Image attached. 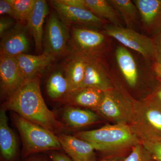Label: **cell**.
Segmentation results:
<instances>
[{"label": "cell", "mask_w": 161, "mask_h": 161, "mask_svg": "<svg viewBox=\"0 0 161 161\" xmlns=\"http://www.w3.org/2000/svg\"><path fill=\"white\" fill-rule=\"evenodd\" d=\"M3 108L13 111L26 120L54 134L65 129L64 125L58 120L57 115L47 106L40 91L39 76L26 81L9 97Z\"/></svg>", "instance_id": "obj_1"}, {"label": "cell", "mask_w": 161, "mask_h": 161, "mask_svg": "<svg viewBox=\"0 0 161 161\" xmlns=\"http://www.w3.org/2000/svg\"><path fill=\"white\" fill-rule=\"evenodd\" d=\"M74 136L93 144L95 150L108 153L132 149L142 142L128 124H108L96 130L77 132Z\"/></svg>", "instance_id": "obj_2"}, {"label": "cell", "mask_w": 161, "mask_h": 161, "mask_svg": "<svg viewBox=\"0 0 161 161\" xmlns=\"http://www.w3.org/2000/svg\"><path fill=\"white\" fill-rule=\"evenodd\" d=\"M128 125L141 142H161V105L151 95L135 100Z\"/></svg>", "instance_id": "obj_3"}, {"label": "cell", "mask_w": 161, "mask_h": 161, "mask_svg": "<svg viewBox=\"0 0 161 161\" xmlns=\"http://www.w3.org/2000/svg\"><path fill=\"white\" fill-rule=\"evenodd\" d=\"M12 116L21 136L24 158L38 153L62 149L58 136L51 131L26 120L17 113H13Z\"/></svg>", "instance_id": "obj_4"}, {"label": "cell", "mask_w": 161, "mask_h": 161, "mask_svg": "<svg viewBox=\"0 0 161 161\" xmlns=\"http://www.w3.org/2000/svg\"><path fill=\"white\" fill-rule=\"evenodd\" d=\"M70 41L72 56L87 60H99L106 47L104 34L83 26L72 29Z\"/></svg>", "instance_id": "obj_5"}, {"label": "cell", "mask_w": 161, "mask_h": 161, "mask_svg": "<svg viewBox=\"0 0 161 161\" xmlns=\"http://www.w3.org/2000/svg\"><path fill=\"white\" fill-rule=\"evenodd\" d=\"M135 100L122 90L113 87L104 92L97 113L114 124H129Z\"/></svg>", "instance_id": "obj_6"}, {"label": "cell", "mask_w": 161, "mask_h": 161, "mask_svg": "<svg viewBox=\"0 0 161 161\" xmlns=\"http://www.w3.org/2000/svg\"><path fill=\"white\" fill-rule=\"evenodd\" d=\"M104 34L120 42L124 46L139 53L147 60H154V44L152 38L148 37L134 29L123 26L107 25Z\"/></svg>", "instance_id": "obj_7"}, {"label": "cell", "mask_w": 161, "mask_h": 161, "mask_svg": "<svg viewBox=\"0 0 161 161\" xmlns=\"http://www.w3.org/2000/svg\"><path fill=\"white\" fill-rule=\"evenodd\" d=\"M69 37V30L65 23L51 14L46 24L44 52L55 57L63 54Z\"/></svg>", "instance_id": "obj_8"}, {"label": "cell", "mask_w": 161, "mask_h": 161, "mask_svg": "<svg viewBox=\"0 0 161 161\" xmlns=\"http://www.w3.org/2000/svg\"><path fill=\"white\" fill-rule=\"evenodd\" d=\"M0 78L2 92L10 97L26 83L15 57L1 55Z\"/></svg>", "instance_id": "obj_9"}, {"label": "cell", "mask_w": 161, "mask_h": 161, "mask_svg": "<svg viewBox=\"0 0 161 161\" xmlns=\"http://www.w3.org/2000/svg\"><path fill=\"white\" fill-rule=\"evenodd\" d=\"M64 23L99 27L108 22L95 16L88 9L68 6L60 0L51 1Z\"/></svg>", "instance_id": "obj_10"}, {"label": "cell", "mask_w": 161, "mask_h": 161, "mask_svg": "<svg viewBox=\"0 0 161 161\" xmlns=\"http://www.w3.org/2000/svg\"><path fill=\"white\" fill-rule=\"evenodd\" d=\"M24 26L16 24L2 37L1 40V55L16 57L27 54L29 50V42Z\"/></svg>", "instance_id": "obj_11"}, {"label": "cell", "mask_w": 161, "mask_h": 161, "mask_svg": "<svg viewBox=\"0 0 161 161\" xmlns=\"http://www.w3.org/2000/svg\"><path fill=\"white\" fill-rule=\"evenodd\" d=\"M62 149L73 161H96L95 147L91 143L75 136L57 135Z\"/></svg>", "instance_id": "obj_12"}, {"label": "cell", "mask_w": 161, "mask_h": 161, "mask_svg": "<svg viewBox=\"0 0 161 161\" xmlns=\"http://www.w3.org/2000/svg\"><path fill=\"white\" fill-rule=\"evenodd\" d=\"M142 24L148 33L154 35L161 29V0H135Z\"/></svg>", "instance_id": "obj_13"}, {"label": "cell", "mask_w": 161, "mask_h": 161, "mask_svg": "<svg viewBox=\"0 0 161 161\" xmlns=\"http://www.w3.org/2000/svg\"><path fill=\"white\" fill-rule=\"evenodd\" d=\"M15 58L26 81L39 76L55 59L54 56L45 52L37 56L22 54Z\"/></svg>", "instance_id": "obj_14"}, {"label": "cell", "mask_w": 161, "mask_h": 161, "mask_svg": "<svg viewBox=\"0 0 161 161\" xmlns=\"http://www.w3.org/2000/svg\"><path fill=\"white\" fill-rule=\"evenodd\" d=\"M104 92L92 87L80 88L70 92L63 98L69 105L97 112L103 100Z\"/></svg>", "instance_id": "obj_15"}, {"label": "cell", "mask_w": 161, "mask_h": 161, "mask_svg": "<svg viewBox=\"0 0 161 161\" xmlns=\"http://www.w3.org/2000/svg\"><path fill=\"white\" fill-rule=\"evenodd\" d=\"M49 14V7L46 1L36 0L31 13L27 19V28L34 38L38 52L42 51L43 25L47 16Z\"/></svg>", "instance_id": "obj_16"}, {"label": "cell", "mask_w": 161, "mask_h": 161, "mask_svg": "<svg viewBox=\"0 0 161 161\" xmlns=\"http://www.w3.org/2000/svg\"><path fill=\"white\" fill-rule=\"evenodd\" d=\"M7 120L6 110L3 108L0 112V158L1 161H16L17 142Z\"/></svg>", "instance_id": "obj_17"}, {"label": "cell", "mask_w": 161, "mask_h": 161, "mask_svg": "<svg viewBox=\"0 0 161 161\" xmlns=\"http://www.w3.org/2000/svg\"><path fill=\"white\" fill-rule=\"evenodd\" d=\"M92 87L106 92L114 87L99 60H87L81 87Z\"/></svg>", "instance_id": "obj_18"}, {"label": "cell", "mask_w": 161, "mask_h": 161, "mask_svg": "<svg viewBox=\"0 0 161 161\" xmlns=\"http://www.w3.org/2000/svg\"><path fill=\"white\" fill-rule=\"evenodd\" d=\"M62 114V118L67 125L74 129L87 126L99 121V116L93 111L73 106L64 108Z\"/></svg>", "instance_id": "obj_19"}, {"label": "cell", "mask_w": 161, "mask_h": 161, "mask_svg": "<svg viewBox=\"0 0 161 161\" xmlns=\"http://www.w3.org/2000/svg\"><path fill=\"white\" fill-rule=\"evenodd\" d=\"M116 61L124 78L131 87L136 86L138 82V71L133 56L129 51L122 46L115 51Z\"/></svg>", "instance_id": "obj_20"}, {"label": "cell", "mask_w": 161, "mask_h": 161, "mask_svg": "<svg viewBox=\"0 0 161 161\" xmlns=\"http://www.w3.org/2000/svg\"><path fill=\"white\" fill-rule=\"evenodd\" d=\"M86 61L84 58L72 56L67 64L64 75L68 83L69 92L81 87L85 75Z\"/></svg>", "instance_id": "obj_21"}, {"label": "cell", "mask_w": 161, "mask_h": 161, "mask_svg": "<svg viewBox=\"0 0 161 161\" xmlns=\"http://www.w3.org/2000/svg\"><path fill=\"white\" fill-rule=\"evenodd\" d=\"M86 9L98 17L108 21L114 26H123L118 14L108 1L85 0Z\"/></svg>", "instance_id": "obj_22"}, {"label": "cell", "mask_w": 161, "mask_h": 161, "mask_svg": "<svg viewBox=\"0 0 161 161\" xmlns=\"http://www.w3.org/2000/svg\"><path fill=\"white\" fill-rule=\"evenodd\" d=\"M47 92L50 98L53 100L62 99L69 92L65 75L60 71L52 74L47 83Z\"/></svg>", "instance_id": "obj_23"}, {"label": "cell", "mask_w": 161, "mask_h": 161, "mask_svg": "<svg viewBox=\"0 0 161 161\" xmlns=\"http://www.w3.org/2000/svg\"><path fill=\"white\" fill-rule=\"evenodd\" d=\"M109 3L113 6L121 16L127 28L133 29L138 21V11L131 0H111Z\"/></svg>", "instance_id": "obj_24"}, {"label": "cell", "mask_w": 161, "mask_h": 161, "mask_svg": "<svg viewBox=\"0 0 161 161\" xmlns=\"http://www.w3.org/2000/svg\"><path fill=\"white\" fill-rule=\"evenodd\" d=\"M36 2V0H11L14 19L27 21Z\"/></svg>", "instance_id": "obj_25"}, {"label": "cell", "mask_w": 161, "mask_h": 161, "mask_svg": "<svg viewBox=\"0 0 161 161\" xmlns=\"http://www.w3.org/2000/svg\"><path fill=\"white\" fill-rule=\"evenodd\" d=\"M124 161H155L142 142L132 147V151Z\"/></svg>", "instance_id": "obj_26"}, {"label": "cell", "mask_w": 161, "mask_h": 161, "mask_svg": "<svg viewBox=\"0 0 161 161\" xmlns=\"http://www.w3.org/2000/svg\"><path fill=\"white\" fill-rule=\"evenodd\" d=\"M155 161H161V142H142Z\"/></svg>", "instance_id": "obj_27"}, {"label": "cell", "mask_w": 161, "mask_h": 161, "mask_svg": "<svg viewBox=\"0 0 161 161\" xmlns=\"http://www.w3.org/2000/svg\"><path fill=\"white\" fill-rule=\"evenodd\" d=\"M13 18L1 17L0 19V36L1 37L9 31L16 25Z\"/></svg>", "instance_id": "obj_28"}, {"label": "cell", "mask_w": 161, "mask_h": 161, "mask_svg": "<svg viewBox=\"0 0 161 161\" xmlns=\"http://www.w3.org/2000/svg\"><path fill=\"white\" fill-rule=\"evenodd\" d=\"M152 39L154 44V60H157L161 62V29L153 35Z\"/></svg>", "instance_id": "obj_29"}, {"label": "cell", "mask_w": 161, "mask_h": 161, "mask_svg": "<svg viewBox=\"0 0 161 161\" xmlns=\"http://www.w3.org/2000/svg\"><path fill=\"white\" fill-rule=\"evenodd\" d=\"M0 14H7L14 18L13 10L11 0H1L0 1Z\"/></svg>", "instance_id": "obj_30"}, {"label": "cell", "mask_w": 161, "mask_h": 161, "mask_svg": "<svg viewBox=\"0 0 161 161\" xmlns=\"http://www.w3.org/2000/svg\"><path fill=\"white\" fill-rule=\"evenodd\" d=\"M49 157L53 161H73L68 156L57 151H53Z\"/></svg>", "instance_id": "obj_31"}, {"label": "cell", "mask_w": 161, "mask_h": 161, "mask_svg": "<svg viewBox=\"0 0 161 161\" xmlns=\"http://www.w3.org/2000/svg\"><path fill=\"white\" fill-rule=\"evenodd\" d=\"M62 3L72 6L86 9L85 0H60Z\"/></svg>", "instance_id": "obj_32"}, {"label": "cell", "mask_w": 161, "mask_h": 161, "mask_svg": "<svg viewBox=\"0 0 161 161\" xmlns=\"http://www.w3.org/2000/svg\"><path fill=\"white\" fill-rule=\"evenodd\" d=\"M152 70L156 79L158 81H161V62L154 60L152 66Z\"/></svg>", "instance_id": "obj_33"}, {"label": "cell", "mask_w": 161, "mask_h": 161, "mask_svg": "<svg viewBox=\"0 0 161 161\" xmlns=\"http://www.w3.org/2000/svg\"><path fill=\"white\" fill-rule=\"evenodd\" d=\"M23 161H53L50 158H48L46 156L38 154V153L32 154L25 158Z\"/></svg>", "instance_id": "obj_34"}, {"label": "cell", "mask_w": 161, "mask_h": 161, "mask_svg": "<svg viewBox=\"0 0 161 161\" xmlns=\"http://www.w3.org/2000/svg\"><path fill=\"white\" fill-rule=\"evenodd\" d=\"M151 95L161 105V81L158 82Z\"/></svg>", "instance_id": "obj_35"}, {"label": "cell", "mask_w": 161, "mask_h": 161, "mask_svg": "<svg viewBox=\"0 0 161 161\" xmlns=\"http://www.w3.org/2000/svg\"><path fill=\"white\" fill-rule=\"evenodd\" d=\"M101 161H124V160H103Z\"/></svg>", "instance_id": "obj_36"}]
</instances>
